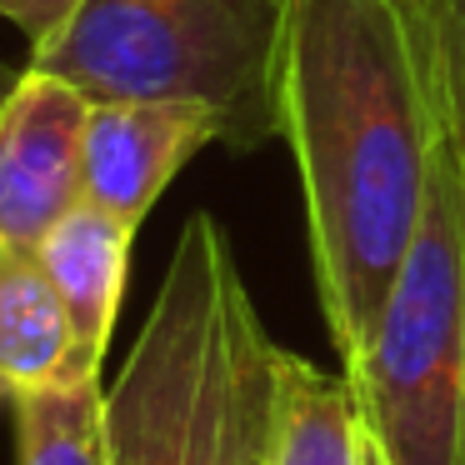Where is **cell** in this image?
<instances>
[{
	"label": "cell",
	"instance_id": "obj_7",
	"mask_svg": "<svg viewBox=\"0 0 465 465\" xmlns=\"http://www.w3.org/2000/svg\"><path fill=\"white\" fill-rule=\"evenodd\" d=\"M135 231L141 225L81 201L35 245V255H41L45 275H51L55 295H61L65 315H71V331H75L71 381L105 371V351H111L115 321H121L125 275H131Z\"/></svg>",
	"mask_w": 465,
	"mask_h": 465
},
{
	"label": "cell",
	"instance_id": "obj_1",
	"mask_svg": "<svg viewBox=\"0 0 465 465\" xmlns=\"http://www.w3.org/2000/svg\"><path fill=\"white\" fill-rule=\"evenodd\" d=\"M440 35L395 0H295L281 141L305 195L315 301L351 371L375 335L430 201L445 131Z\"/></svg>",
	"mask_w": 465,
	"mask_h": 465
},
{
	"label": "cell",
	"instance_id": "obj_9",
	"mask_svg": "<svg viewBox=\"0 0 465 465\" xmlns=\"http://www.w3.org/2000/svg\"><path fill=\"white\" fill-rule=\"evenodd\" d=\"M271 465H381L351 375L281 351Z\"/></svg>",
	"mask_w": 465,
	"mask_h": 465
},
{
	"label": "cell",
	"instance_id": "obj_14",
	"mask_svg": "<svg viewBox=\"0 0 465 465\" xmlns=\"http://www.w3.org/2000/svg\"><path fill=\"white\" fill-rule=\"evenodd\" d=\"M15 75H21V71H11V65L0 61V101H5V95H11V85H15Z\"/></svg>",
	"mask_w": 465,
	"mask_h": 465
},
{
	"label": "cell",
	"instance_id": "obj_13",
	"mask_svg": "<svg viewBox=\"0 0 465 465\" xmlns=\"http://www.w3.org/2000/svg\"><path fill=\"white\" fill-rule=\"evenodd\" d=\"M411 21H420L425 31H445V21H450V11L460 5V0H395Z\"/></svg>",
	"mask_w": 465,
	"mask_h": 465
},
{
	"label": "cell",
	"instance_id": "obj_2",
	"mask_svg": "<svg viewBox=\"0 0 465 465\" xmlns=\"http://www.w3.org/2000/svg\"><path fill=\"white\" fill-rule=\"evenodd\" d=\"M281 351L225 225L195 211L131 355L105 385L111 465H271Z\"/></svg>",
	"mask_w": 465,
	"mask_h": 465
},
{
	"label": "cell",
	"instance_id": "obj_6",
	"mask_svg": "<svg viewBox=\"0 0 465 465\" xmlns=\"http://www.w3.org/2000/svg\"><path fill=\"white\" fill-rule=\"evenodd\" d=\"M205 145H221V115L201 101H95L85 125V201L141 225Z\"/></svg>",
	"mask_w": 465,
	"mask_h": 465
},
{
	"label": "cell",
	"instance_id": "obj_4",
	"mask_svg": "<svg viewBox=\"0 0 465 465\" xmlns=\"http://www.w3.org/2000/svg\"><path fill=\"white\" fill-rule=\"evenodd\" d=\"M345 375L381 465H465V165L450 121L415 245Z\"/></svg>",
	"mask_w": 465,
	"mask_h": 465
},
{
	"label": "cell",
	"instance_id": "obj_11",
	"mask_svg": "<svg viewBox=\"0 0 465 465\" xmlns=\"http://www.w3.org/2000/svg\"><path fill=\"white\" fill-rule=\"evenodd\" d=\"M440 91H445V121H450L455 151L465 165V0L450 11L440 35Z\"/></svg>",
	"mask_w": 465,
	"mask_h": 465
},
{
	"label": "cell",
	"instance_id": "obj_5",
	"mask_svg": "<svg viewBox=\"0 0 465 465\" xmlns=\"http://www.w3.org/2000/svg\"><path fill=\"white\" fill-rule=\"evenodd\" d=\"M91 95L25 65L0 101V241L35 245L85 201Z\"/></svg>",
	"mask_w": 465,
	"mask_h": 465
},
{
	"label": "cell",
	"instance_id": "obj_10",
	"mask_svg": "<svg viewBox=\"0 0 465 465\" xmlns=\"http://www.w3.org/2000/svg\"><path fill=\"white\" fill-rule=\"evenodd\" d=\"M15 465H111L105 455V381L75 375L11 405Z\"/></svg>",
	"mask_w": 465,
	"mask_h": 465
},
{
	"label": "cell",
	"instance_id": "obj_3",
	"mask_svg": "<svg viewBox=\"0 0 465 465\" xmlns=\"http://www.w3.org/2000/svg\"><path fill=\"white\" fill-rule=\"evenodd\" d=\"M295 0H85L31 65L91 101H201L225 151L281 141Z\"/></svg>",
	"mask_w": 465,
	"mask_h": 465
},
{
	"label": "cell",
	"instance_id": "obj_8",
	"mask_svg": "<svg viewBox=\"0 0 465 465\" xmlns=\"http://www.w3.org/2000/svg\"><path fill=\"white\" fill-rule=\"evenodd\" d=\"M75 331L41 255L0 241V405L71 381Z\"/></svg>",
	"mask_w": 465,
	"mask_h": 465
},
{
	"label": "cell",
	"instance_id": "obj_12",
	"mask_svg": "<svg viewBox=\"0 0 465 465\" xmlns=\"http://www.w3.org/2000/svg\"><path fill=\"white\" fill-rule=\"evenodd\" d=\"M81 5L85 0H0V21L15 25V31L31 41V51H35V45L55 41V35L65 31Z\"/></svg>",
	"mask_w": 465,
	"mask_h": 465
}]
</instances>
